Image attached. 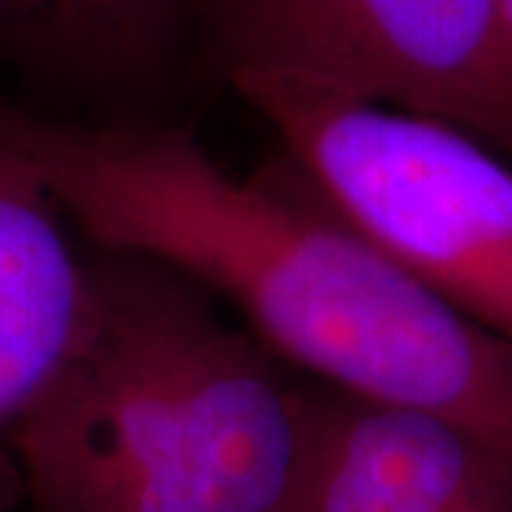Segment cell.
<instances>
[{
	"label": "cell",
	"instance_id": "cell-7",
	"mask_svg": "<svg viewBox=\"0 0 512 512\" xmlns=\"http://www.w3.org/2000/svg\"><path fill=\"white\" fill-rule=\"evenodd\" d=\"M194 0H0V46L49 72L146 60Z\"/></svg>",
	"mask_w": 512,
	"mask_h": 512
},
{
	"label": "cell",
	"instance_id": "cell-5",
	"mask_svg": "<svg viewBox=\"0 0 512 512\" xmlns=\"http://www.w3.org/2000/svg\"><path fill=\"white\" fill-rule=\"evenodd\" d=\"M296 512H512V464L439 416L328 390Z\"/></svg>",
	"mask_w": 512,
	"mask_h": 512
},
{
	"label": "cell",
	"instance_id": "cell-2",
	"mask_svg": "<svg viewBox=\"0 0 512 512\" xmlns=\"http://www.w3.org/2000/svg\"><path fill=\"white\" fill-rule=\"evenodd\" d=\"M69 356L12 430L37 512H296L316 393L200 285L89 259Z\"/></svg>",
	"mask_w": 512,
	"mask_h": 512
},
{
	"label": "cell",
	"instance_id": "cell-6",
	"mask_svg": "<svg viewBox=\"0 0 512 512\" xmlns=\"http://www.w3.org/2000/svg\"><path fill=\"white\" fill-rule=\"evenodd\" d=\"M15 154L0 148V439L69 356L89 305V259Z\"/></svg>",
	"mask_w": 512,
	"mask_h": 512
},
{
	"label": "cell",
	"instance_id": "cell-8",
	"mask_svg": "<svg viewBox=\"0 0 512 512\" xmlns=\"http://www.w3.org/2000/svg\"><path fill=\"white\" fill-rule=\"evenodd\" d=\"M498 55L501 74L512 97V0H498Z\"/></svg>",
	"mask_w": 512,
	"mask_h": 512
},
{
	"label": "cell",
	"instance_id": "cell-3",
	"mask_svg": "<svg viewBox=\"0 0 512 512\" xmlns=\"http://www.w3.org/2000/svg\"><path fill=\"white\" fill-rule=\"evenodd\" d=\"M302 180L382 254L512 342V168L478 137L274 74H231Z\"/></svg>",
	"mask_w": 512,
	"mask_h": 512
},
{
	"label": "cell",
	"instance_id": "cell-1",
	"mask_svg": "<svg viewBox=\"0 0 512 512\" xmlns=\"http://www.w3.org/2000/svg\"><path fill=\"white\" fill-rule=\"evenodd\" d=\"M0 148L97 251L220 293L279 362L439 416L512 464V342L382 254L288 160L239 177L185 128L80 123L12 100Z\"/></svg>",
	"mask_w": 512,
	"mask_h": 512
},
{
	"label": "cell",
	"instance_id": "cell-4",
	"mask_svg": "<svg viewBox=\"0 0 512 512\" xmlns=\"http://www.w3.org/2000/svg\"><path fill=\"white\" fill-rule=\"evenodd\" d=\"M228 74H274L433 117L512 154L498 0H222Z\"/></svg>",
	"mask_w": 512,
	"mask_h": 512
}]
</instances>
